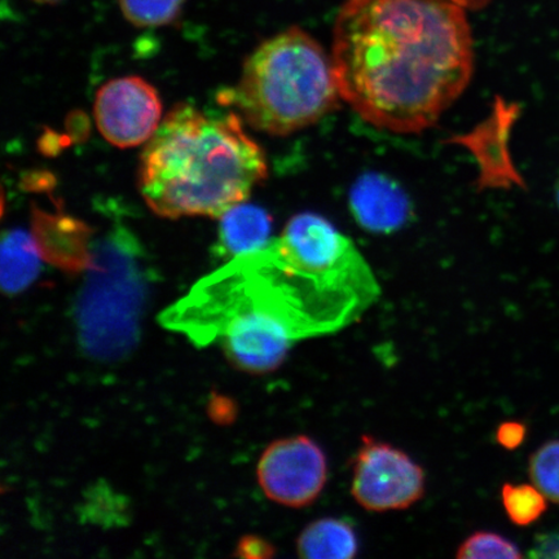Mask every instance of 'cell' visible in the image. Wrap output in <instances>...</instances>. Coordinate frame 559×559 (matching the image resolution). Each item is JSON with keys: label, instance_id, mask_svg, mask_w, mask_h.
<instances>
[{"label": "cell", "instance_id": "obj_9", "mask_svg": "<svg viewBox=\"0 0 559 559\" xmlns=\"http://www.w3.org/2000/svg\"><path fill=\"white\" fill-rule=\"evenodd\" d=\"M32 236L41 260L70 275L88 271L94 260V229L62 212L32 207Z\"/></svg>", "mask_w": 559, "mask_h": 559}, {"label": "cell", "instance_id": "obj_1", "mask_svg": "<svg viewBox=\"0 0 559 559\" xmlns=\"http://www.w3.org/2000/svg\"><path fill=\"white\" fill-rule=\"evenodd\" d=\"M331 55L342 100L396 134L435 126L474 73L471 25L451 0H347Z\"/></svg>", "mask_w": 559, "mask_h": 559}, {"label": "cell", "instance_id": "obj_19", "mask_svg": "<svg viewBox=\"0 0 559 559\" xmlns=\"http://www.w3.org/2000/svg\"><path fill=\"white\" fill-rule=\"evenodd\" d=\"M527 437L526 425L519 421H506L500 424L496 431V442L508 451L519 449Z\"/></svg>", "mask_w": 559, "mask_h": 559}, {"label": "cell", "instance_id": "obj_13", "mask_svg": "<svg viewBox=\"0 0 559 559\" xmlns=\"http://www.w3.org/2000/svg\"><path fill=\"white\" fill-rule=\"evenodd\" d=\"M41 257L32 234L23 229H12L2 241V263L0 280L5 296L23 293L37 280L41 269Z\"/></svg>", "mask_w": 559, "mask_h": 559}, {"label": "cell", "instance_id": "obj_11", "mask_svg": "<svg viewBox=\"0 0 559 559\" xmlns=\"http://www.w3.org/2000/svg\"><path fill=\"white\" fill-rule=\"evenodd\" d=\"M271 233V215L260 206L241 202L221 216L216 253L227 261L254 253L267 247Z\"/></svg>", "mask_w": 559, "mask_h": 559}, {"label": "cell", "instance_id": "obj_22", "mask_svg": "<svg viewBox=\"0 0 559 559\" xmlns=\"http://www.w3.org/2000/svg\"><path fill=\"white\" fill-rule=\"evenodd\" d=\"M33 2L39 3V4H56V3L61 2V0H33Z\"/></svg>", "mask_w": 559, "mask_h": 559}, {"label": "cell", "instance_id": "obj_15", "mask_svg": "<svg viewBox=\"0 0 559 559\" xmlns=\"http://www.w3.org/2000/svg\"><path fill=\"white\" fill-rule=\"evenodd\" d=\"M187 0H118L126 20L139 27L170 25L180 16Z\"/></svg>", "mask_w": 559, "mask_h": 559}, {"label": "cell", "instance_id": "obj_2", "mask_svg": "<svg viewBox=\"0 0 559 559\" xmlns=\"http://www.w3.org/2000/svg\"><path fill=\"white\" fill-rule=\"evenodd\" d=\"M198 346L218 342L245 372H274L297 342L309 338L295 280L272 241L234 258L159 317Z\"/></svg>", "mask_w": 559, "mask_h": 559}, {"label": "cell", "instance_id": "obj_21", "mask_svg": "<svg viewBox=\"0 0 559 559\" xmlns=\"http://www.w3.org/2000/svg\"><path fill=\"white\" fill-rule=\"evenodd\" d=\"M451 2L460 5L461 9L477 11L485 9L487 4L491 3V0H451Z\"/></svg>", "mask_w": 559, "mask_h": 559}, {"label": "cell", "instance_id": "obj_20", "mask_svg": "<svg viewBox=\"0 0 559 559\" xmlns=\"http://www.w3.org/2000/svg\"><path fill=\"white\" fill-rule=\"evenodd\" d=\"M530 558L559 559V533H545L535 536Z\"/></svg>", "mask_w": 559, "mask_h": 559}, {"label": "cell", "instance_id": "obj_10", "mask_svg": "<svg viewBox=\"0 0 559 559\" xmlns=\"http://www.w3.org/2000/svg\"><path fill=\"white\" fill-rule=\"evenodd\" d=\"M349 207L361 228L390 234L402 228L411 216L407 193L395 180L379 173L362 175L349 192Z\"/></svg>", "mask_w": 559, "mask_h": 559}, {"label": "cell", "instance_id": "obj_5", "mask_svg": "<svg viewBox=\"0 0 559 559\" xmlns=\"http://www.w3.org/2000/svg\"><path fill=\"white\" fill-rule=\"evenodd\" d=\"M140 249L135 236L122 227L94 249L75 312L81 344L93 358H121L135 345L146 293Z\"/></svg>", "mask_w": 559, "mask_h": 559}, {"label": "cell", "instance_id": "obj_23", "mask_svg": "<svg viewBox=\"0 0 559 559\" xmlns=\"http://www.w3.org/2000/svg\"><path fill=\"white\" fill-rule=\"evenodd\" d=\"M556 198H557L558 206H559V181H558V185H557Z\"/></svg>", "mask_w": 559, "mask_h": 559}, {"label": "cell", "instance_id": "obj_17", "mask_svg": "<svg viewBox=\"0 0 559 559\" xmlns=\"http://www.w3.org/2000/svg\"><path fill=\"white\" fill-rule=\"evenodd\" d=\"M521 550L506 536L489 531H477L467 536L459 545L456 558L459 559H516L522 558Z\"/></svg>", "mask_w": 559, "mask_h": 559}, {"label": "cell", "instance_id": "obj_12", "mask_svg": "<svg viewBox=\"0 0 559 559\" xmlns=\"http://www.w3.org/2000/svg\"><path fill=\"white\" fill-rule=\"evenodd\" d=\"M297 554L305 559H353L359 554L358 535L352 523L325 516L299 534Z\"/></svg>", "mask_w": 559, "mask_h": 559}, {"label": "cell", "instance_id": "obj_6", "mask_svg": "<svg viewBox=\"0 0 559 559\" xmlns=\"http://www.w3.org/2000/svg\"><path fill=\"white\" fill-rule=\"evenodd\" d=\"M426 491V473L407 452L365 436L355 453L352 495L372 513L396 512L417 504Z\"/></svg>", "mask_w": 559, "mask_h": 559}, {"label": "cell", "instance_id": "obj_4", "mask_svg": "<svg viewBox=\"0 0 559 559\" xmlns=\"http://www.w3.org/2000/svg\"><path fill=\"white\" fill-rule=\"evenodd\" d=\"M216 99L251 129L286 136L323 120L342 96L332 55L292 26L262 41L245 60L239 83Z\"/></svg>", "mask_w": 559, "mask_h": 559}, {"label": "cell", "instance_id": "obj_7", "mask_svg": "<svg viewBox=\"0 0 559 559\" xmlns=\"http://www.w3.org/2000/svg\"><path fill=\"white\" fill-rule=\"evenodd\" d=\"M328 460L318 442L307 436L277 439L264 450L257 477L265 496L288 508L313 504L328 481Z\"/></svg>", "mask_w": 559, "mask_h": 559}, {"label": "cell", "instance_id": "obj_3", "mask_svg": "<svg viewBox=\"0 0 559 559\" xmlns=\"http://www.w3.org/2000/svg\"><path fill=\"white\" fill-rule=\"evenodd\" d=\"M234 110L205 111L180 103L145 143L138 188L160 218H221L269 177L262 146Z\"/></svg>", "mask_w": 559, "mask_h": 559}, {"label": "cell", "instance_id": "obj_18", "mask_svg": "<svg viewBox=\"0 0 559 559\" xmlns=\"http://www.w3.org/2000/svg\"><path fill=\"white\" fill-rule=\"evenodd\" d=\"M275 554L276 548L269 540L250 535L242 537L239 542L235 556L247 559H267L274 557Z\"/></svg>", "mask_w": 559, "mask_h": 559}, {"label": "cell", "instance_id": "obj_16", "mask_svg": "<svg viewBox=\"0 0 559 559\" xmlns=\"http://www.w3.org/2000/svg\"><path fill=\"white\" fill-rule=\"evenodd\" d=\"M528 474L545 498L559 506V440H550L533 453Z\"/></svg>", "mask_w": 559, "mask_h": 559}, {"label": "cell", "instance_id": "obj_8", "mask_svg": "<svg viewBox=\"0 0 559 559\" xmlns=\"http://www.w3.org/2000/svg\"><path fill=\"white\" fill-rule=\"evenodd\" d=\"M94 116L108 143L122 150L134 148L156 134L163 122V102L156 87L142 76H121L97 91Z\"/></svg>", "mask_w": 559, "mask_h": 559}, {"label": "cell", "instance_id": "obj_14", "mask_svg": "<svg viewBox=\"0 0 559 559\" xmlns=\"http://www.w3.org/2000/svg\"><path fill=\"white\" fill-rule=\"evenodd\" d=\"M547 500L534 484H506L501 488L502 507L515 526L527 527L539 521L548 508Z\"/></svg>", "mask_w": 559, "mask_h": 559}]
</instances>
